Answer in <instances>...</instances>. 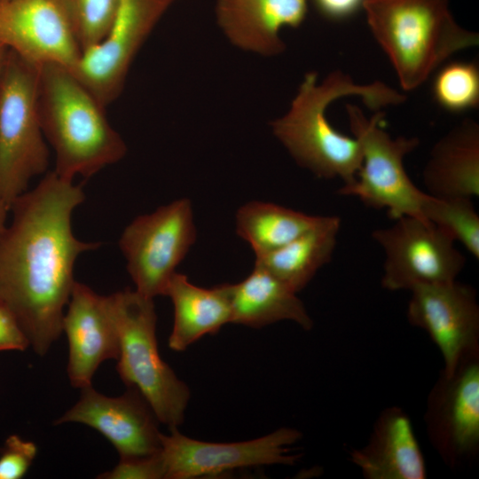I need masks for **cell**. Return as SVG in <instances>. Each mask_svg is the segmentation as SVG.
<instances>
[{"mask_svg":"<svg viewBox=\"0 0 479 479\" xmlns=\"http://www.w3.org/2000/svg\"><path fill=\"white\" fill-rule=\"evenodd\" d=\"M84 199L81 185L48 172L13 201L11 224L0 237V300L38 356L62 334L77 257L100 245L73 233L72 214Z\"/></svg>","mask_w":479,"mask_h":479,"instance_id":"obj_1","label":"cell"},{"mask_svg":"<svg viewBox=\"0 0 479 479\" xmlns=\"http://www.w3.org/2000/svg\"><path fill=\"white\" fill-rule=\"evenodd\" d=\"M350 96L376 112L405 100L403 93L380 81L361 84L334 70L318 82V74L310 71L303 75L288 110L271 123L273 135L300 167L318 178H339L342 185L355 180L362 149L354 136L331 125L326 110L334 101Z\"/></svg>","mask_w":479,"mask_h":479,"instance_id":"obj_2","label":"cell"},{"mask_svg":"<svg viewBox=\"0 0 479 479\" xmlns=\"http://www.w3.org/2000/svg\"><path fill=\"white\" fill-rule=\"evenodd\" d=\"M37 106L60 177L89 178L125 156L127 145L108 122L106 106L70 69L57 64L39 67Z\"/></svg>","mask_w":479,"mask_h":479,"instance_id":"obj_3","label":"cell"},{"mask_svg":"<svg viewBox=\"0 0 479 479\" xmlns=\"http://www.w3.org/2000/svg\"><path fill=\"white\" fill-rule=\"evenodd\" d=\"M374 38L404 90L420 87L449 57L479 44V35L454 20L448 0H365Z\"/></svg>","mask_w":479,"mask_h":479,"instance_id":"obj_4","label":"cell"},{"mask_svg":"<svg viewBox=\"0 0 479 479\" xmlns=\"http://www.w3.org/2000/svg\"><path fill=\"white\" fill-rule=\"evenodd\" d=\"M106 297L119 338L121 380L140 392L160 422L169 429L178 428L191 393L159 353L153 299L130 288Z\"/></svg>","mask_w":479,"mask_h":479,"instance_id":"obj_5","label":"cell"},{"mask_svg":"<svg viewBox=\"0 0 479 479\" xmlns=\"http://www.w3.org/2000/svg\"><path fill=\"white\" fill-rule=\"evenodd\" d=\"M38 73L39 67L8 51L0 75V200L9 211L49 165L38 114Z\"/></svg>","mask_w":479,"mask_h":479,"instance_id":"obj_6","label":"cell"},{"mask_svg":"<svg viewBox=\"0 0 479 479\" xmlns=\"http://www.w3.org/2000/svg\"><path fill=\"white\" fill-rule=\"evenodd\" d=\"M346 112L350 130L361 145L362 163L355 180L342 185L337 193L355 197L368 208L385 209L393 220L421 217L426 192L413 184L404 165L405 156L419 146V138L392 137L380 125L381 111L367 118L357 106L349 104Z\"/></svg>","mask_w":479,"mask_h":479,"instance_id":"obj_7","label":"cell"},{"mask_svg":"<svg viewBox=\"0 0 479 479\" xmlns=\"http://www.w3.org/2000/svg\"><path fill=\"white\" fill-rule=\"evenodd\" d=\"M196 237L192 205L187 198L136 217L119 240L135 290L151 299L164 295Z\"/></svg>","mask_w":479,"mask_h":479,"instance_id":"obj_8","label":"cell"},{"mask_svg":"<svg viewBox=\"0 0 479 479\" xmlns=\"http://www.w3.org/2000/svg\"><path fill=\"white\" fill-rule=\"evenodd\" d=\"M372 232L382 249L381 287L411 291L420 286L452 282L466 264L455 241L441 229L419 217L405 216Z\"/></svg>","mask_w":479,"mask_h":479,"instance_id":"obj_9","label":"cell"},{"mask_svg":"<svg viewBox=\"0 0 479 479\" xmlns=\"http://www.w3.org/2000/svg\"><path fill=\"white\" fill-rule=\"evenodd\" d=\"M432 448L446 467L459 468L479 452V353L464 357L451 373L440 371L423 417Z\"/></svg>","mask_w":479,"mask_h":479,"instance_id":"obj_10","label":"cell"},{"mask_svg":"<svg viewBox=\"0 0 479 479\" xmlns=\"http://www.w3.org/2000/svg\"><path fill=\"white\" fill-rule=\"evenodd\" d=\"M161 434V456L165 479H192L266 465L295 464L301 454L292 445L302 437L293 428L282 427L263 436L234 443H209L181 434L177 428Z\"/></svg>","mask_w":479,"mask_h":479,"instance_id":"obj_11","label":"cell"},{"mask_svg":"<svg viewBox=\"0 0 479 479\" xmlns=\"http://www.w3.org/2000/svg\"><path fill=\"white\" fill-rule=\"evenodd\" d=\"M172 0H117L105 37L83 51L75 75L105 106L122 93L131 64Z\"/></svg>","mask_w":479,"mask_h":479,"instance_id":"obj_12","label":"cell"},{"mask_svg":"<svg viewBox=\"0 0 479 479\" xmlns=\"http://www.w3.org/2000/svg\"><path fill=\"white\" fill-rule=\"evenodd\" d=\"M406 317L438 348L443 371L451 373L466 357L479 353V303L476 290L457 279L410 291Z\"/></svg>","mask_w":479,"mask_h":479,"instance_id":"obj_13","label":"cell"},{"mask_svg":"<svg viewBox=\"0 0 479 479\" xmlns=\"http://www.w3.org/2000/svg\"><path fill=\"white\" fill-rule=\"evenodd\" d=\"M0 44L36 67L75 72L82 56L61 0H0Z\"/></svg>","mask_w":479,"mask_h":479,"instance_id":"obj_14","label":"cell"},{"mask_svg":"<svg viewBox=\"0 0 479 479\" xmlns=\"http://www.w3.org/2000/svg\"><path fill=\"white\" fill-rule=\"evenodd\" d=\"M69 422L82 423L99 432L120 458L150 456L161 448L160 421L134 388H127L119 397H107L91 385L82 389L79 400L53 424Z\"/></svg>","mask_w":479,"mask_h":479,"instance_id":"obj_15","label":"cell"},{"mask_svg":"<svg viewBox=\"0 0 479 479\" xmlns=\"http://www.w3.org/2000/svg\"><path fill=\"white\" fill-rule=\"evenodd\" d=\"M68 342L67 373L71 385H91L99 365L119 356V338L106 297L75 281L62 319Z\"/></svg>","mask_w":479,"mask_h":479,"instance_id":"obj_16","label":"cell"},{"mask_svg":"<svg viewBox=\"0 0 479 479\" xmlns=\"http://www.w3.org/2000/svg\"><path fill=\"white\" fill-rule=\"evenodd\" d=\"M308 0H216V23L235 47L263 57L282 53L284 27L306 19Z\"/></svg>","mask_w":479,"mask_h":479,"instance_id":"obj_17","label":"cell"},{"mask_svg":"<svg viewBox=\"0 0 479 479\" xmlns=\"http://www.w3.org/2000/svg\"><path fill=\"white\" fill-rule=\"evenodd\" d=\"M349 460L365 479H425L426 460L412 422L401 407L381 412L369 439L349 452Z\"/></svg>","mask_w":479,"mask_h":479,"instance_id":"obj_18","label":"cell"},{"mask_svg":"<svg viewBox=\"0 0 479 479\" xmlns=\"http://www.w3.org/2000/svg\"><path fill=\"white\" fill-rule=\"evenodd\" d=\"M422 179L432 196H479L478 122L464 119L434 145Z\"/></svg>","mask_w":479,"mask_h":479,"instance_id":"obj_19","label":"cell"},{"mask_svg":"<svg viewBox=\"0 0 479 479\" xmlns=\"http://www.w3.org/2000/svg\"><path fill=\"white\" fill-rule=\"evenodd\" d=\"M232 323L260 328L279 321H292L304 330L313 320L304 303L284 282L259 265L236 284H225Z\"/></svg>","mask_w":479,"mask_h":479,"instance_id":"obj_20","label":"cell"},{"mask_svg":"<svg viewBox=\"0 0 479 479\" xmlns=\"http://www.w3.org/2000/svg\"><path fill=\"white\" fill-rule=\"evenodd\" d=\"M173 304L174 320L169 347L184 351L206 334H216L232 323V310L225 284L213 288L193 285L175 272L165 289Z\"/></svg>","mask_w":479,"mask_h":479,"instance_id":"obj_21","label":"cell"},{"mask_svg":"<svg viewBox=\"0 0 479 479\" xmlns=\"http://www.w3.org/2000/svg\"><path fill=\"white\" fill-rule=\"evenodd\" d=\"M340 229L339 216H319L312 227L287 244L255 256V264L270 271L298 294L331 261Z\"/></svg>","mask_w":479,"mask_h":479,"instance_id":"obj_22","label":"cell"},{"mask_svg":"<svg viewBox=\"0 0 479 479\" xmlns=\"http://www.w3.org/2000/svg\"><path fill=\"white\" fill-rule=\"evenodd\" d=\"M319 216H310L275 203L253 200L236 213V232L255 256L272 252L312 227Z\"/></svg>","mask_w":479,"mask_h":479,"instance_id":"obj_23","label":"cell"},{"mask_svg":"<svg viewBox=\"0 0 479 479\" xmlns=\"http://www.w3.org/2000/svg\"><path fill=\"white\" fill-rule=\"evenodd\" d=\"M421 217L460 243L474 258L479 259V216L471 198L436 197L426 192Z\"/></svg>","mask_w":479,"mask_h":479,"instance_id":"obj_24","label":"cell"},{"mask_svg":"<svg viewBox=\"0 0 479 479\" xmlns=\"http://www.w3.org/2000/svg\"><path fill=\"white\" fill-rule=\"evenodd\" d=\"M432 95L443 109L460 114L479 106V68L474 62L453 61L436 74Z\"/></svg>","mask_w":479,"mask_h":479,"instance_id":"obj_25","label":"cell"},{"mask_svg":"<svg viewBox=\"0 0 479 479\" xmlns=\"http://www.w3.org/2000/svg\"><path fill=\"white\" fill-rule=\"evenodd\" d=\"M82 52L98 43L114 19L117 0H61Z\"/></svg>","mask_w":479,"mask_h":479,"instance_id":"obj_26","label":"cell"},{"mask_svg":"<svg viewBox=\"0 0 479 479\" xmlns=\"http://www.w3.org/2000/svg\"><path fill=\"white\" fill-rule=\"evenodd\" d=\"M37 453L35 443L18 435L9 436L0 453V479H20L28 470Z\"/></svg>","mask_w":479,"mask_h":479,"instance_id":"obj_27","label":"cell"},{"mask_svg":"<svg viewBox=\"0 0 479 479\" xmlns=\"http://www.w3.org/2000/svg\"><path fill=\"white\" fill-rule=\"evenodd\" d=\"M160 452L150 456L120 458L118 464L112 470L101 474L98 478L165 479V469Z\"/></svg>","mask_w":479,"mask_h":479,"instance_id":"obj_28","label":"cell"},{"mask_svg":"<svg viewBox=\"0 0 479 479\" xmlns=\"http://www.w3.org/2000/svg\"><path fill=\"white\" fill-rule=\"evenodd\" d=\"M29 341L12 311L0 300V351H24Z\"/></svg>","mask_w":479,"mask_h":479,"instance_id":"obj_29","label":"cell"},{"mask_svg":"<svg viewBox=\"0 0 479 479\" xmlns=\"http://www.w3.org/2000/svg\"><path fill=\"white\" fill-rule=\"evenodd\" d=\"M365 0H313L318 12L325 18L341 20L354 15L363 8Z\"/></svg>","mask_w":479,"mask_h":479,"instance_id":"obj_30","label":"cell"},{"mask_svg":"<svg viewBox=\"0 0 479 479\" xmlns=\"http://www.w3.org/2000/svg\"><path fill=\"white\" fill-rule=\"evenodd\" d=\"M8 211L9 209L0 200V237L7 226L6 218Z\"/></svg>","mask_w":479,"mask_h":479,"instance_id":"obj_31","label":"cell"},{"mask_svg":"<svg viewBox=\"0 0 479 479\" xmlns=\"http://www.w3.org/2000/svg\"><path fill=\"white\" fill-rule=\"evenodd\" d=\"M8 51L9 50L6 47L0 44V75H1L2 70L4 68L5 60H6Z\"/></svg>","mask_w":479,"mask_h":479,"instance_id":"obj_32","label":"cell"},{"mask_svg":"<svg viewBox=\"0 0 479 479\" xmlns=\"http://www.w3.org/2000/svg\"><path fill=\"white\" fill-rule=\"evenodd\" d=\"M172 1H175V0H172Z\"/></svg>","mask_w":479,"mask_h":479,"instance_id":"obj_33","label":"cell"}]
</instances>
